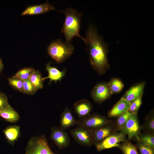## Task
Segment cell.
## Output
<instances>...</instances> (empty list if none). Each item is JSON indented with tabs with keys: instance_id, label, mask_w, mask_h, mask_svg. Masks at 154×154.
Listing matches in <instances>:
<instances>
[{
	"instance_id": "obj_15",
	"label": "cell",
	"mask_w": 154,
	"mask_h": 154,
	"mask_svg": "<svg viewBox=\"0 0 154 154\" xmlns=\"http://www.w3.org/2000/svg\"><path fill=\"white\" fill-rule=\"evenodd\" d=\"M60 123V128L64 130L77 124V121L74 117L70 110L66 108L61 115Z\"/></svg>"
},
{
	"instance_id": "obj_10",
	"label": "cell",
	"mask_w": 154,
	"mask_h": 154,
	"mask_svg": "<svg viewBox=\"0 0 154 154\" xmlns=\"http://www.w3.org/2000/svg\"><path fill=\"white\" fill-rule=\"evenodd\" d=\"M108 84L102 82L97 84L93 88L92 96L96 102H100L104 100L111 95Z\"/></svg>"
},
{
	"instance_id": "obj_18",
	"label": "cell",
	"mask_w": 154,
	"mask_h": 154,
	"mask_svg": "<svg viewBox=\"0 0 154 154\" xmlns=\"http://www.w3.org/2000/svg\"><path fill=\"white\" fill-rule=\"evenodd\" d=\"M111 130L109 127L103 126L91 130L93 141L98 142V143L101 142L110 135Z\"/></svg>"
},
{
	"instance_id": "obj_5",
	"label": "cell",
	"mask_w": 154,
	"mask_h": 154,
	"mask_svg": "<svg viewBox=\"0 0 154 154\" xmlns=\"http://www.w3.org/2000/svg\"><path fill=\"white\" fill-rule=\"evenodd\" d=\"M71 133L75 140L79 144L83 145H91L93 142L91 130L79 126L72 129Z\"/></svg>"
},
{
	"instance_id": "obj_21",
	"label": "cell",
	"mask_w": 154,
	"mask_h": 154,
	"mask_svg": "<svg viewBox=\"0 0 154 154\" xmlns=\"http://www.w3.org/2000/svg\"><path fill=\"white\" fill-rule=\"evenodd\" d=\"M19 130L20 127L19 126H13L7 128L4 131V132L8 141L13 142L17 138Z\"/></svg>"
},
{
	"instance_id": "obj_29",
	"label": "cell",
	"mask_w": 154,
	"mask_h": 154,
	"mask_svg": "<svg viewBox=\"0 0 154 154\" xmlns=\"http://www.w3.org/2000/svg\"><path fill=\"white\" fill-rule=\"evenodd\" d=\"M142 96L133 102L131 104L129 111L133 113H137L142 103Z\"/></svg>"
},
{
	"instance_id": "obj_3",
	"label": "cell",
	"mask_w": 154,
	"mask_h": 154,
	"mask_svg": "<svg viewBox=\"0 0 154 154\" xmlns=\"http://www.w3.org/2000/svg\"><path fill=\"white\" fill-rule=\"evenodd\" d=\"M49 55L56 62H61L73 53L74 46L70 43L64 42L58 40L51 43L48 48Z\"/></svg>"
},
{
	"instance_id": "obj_23",
	"label": "cell",
	"mask_w": 154,
	"mask_h": 154,
	"mask_svg": "<svg viewBox=\"0 0 154 154\" xmlns=\"http://www.w3.org/2000/svg\"><path fill=\"white\" fill-rule=\"evenodd\" d=\"M119 147L123 154H138L136 147L130 142H125Z\"/></svg>"
},
{
	"instance_id": "obj_16",
	"label": "cell",
	"mask_w": 154,
	"mask_h": 154,
	"mask_svg": "<svg viewBox=\"0 0 154 154\" xmlns=\"http://www.w3.org/2000/svg\"><path fill=\"white\" fill-rule=\"evenodd\" d=\"M46 69L48 72V76L43 78V80L49 78L50 79V83L53 81L55 82L60 81L65 75L66 72L65 69L60 71L57 68L51 66L50 63L46 65Z\"/></svg>"
},
{
	"instance_id": "obj_17",
	"label": "cell",
	"mask_w": 154,
	"mask_h": 154,
	"mask_svg": "<svg viewBox=\"0 0 154 154\" xmlns=\"http://www.w3.org/2000/svg\"><path fill=\"white\" fill-rule=\"evenodd\" d=\"M0 116L11 122H16L19 118L18 113L9 104L0 110Z\"/></svg>"
},
{
	"instance_id": "obj_22",
	"label": "cell",
	"mask_w": 154,
	"mask_h": 154,
	"mask_svg": "<svg viewBox=\"0 0 154 154\" xmlns=\"http://www.w3.org/2000/svg\"><path fill=\"white\" fill-rule=\"evenodd\" d=\"M35 70L32 68H26L19 71L13 77L19 78L22 81L29 79Z\"/></svg>"
},
{
	"instance_id": "obj_6",
	"label": "cell",
	"mask_w": 154,
	"mask_h": 154,
	"mask_svg": "<svg viewBox=\"0 0 154 154\" xmlns=\"http://www.w3.org/2000/svg\"><path fill=\"white\" fill-rule=\"evenodd\" d=\"M107 123V120L104 117L95 115L82 118L77 121L79 126L92 130L104 126Z\"/></svg>"
},
{
	"instance_id": "obj_26",
	"label": "cell",
	"mask_w": 154,
	"mask_h": 154,
	"mask_svg": "<svg viewBox=\"0 0 154 154\" xmlns=\"http://www.w3.org/2000/svg\"><path fill=\"white\" fill-rule=\"evenodd\" d=\"M23 93L28 94H34L37 90L29 79L23 81Z\"/></svg>"
},
{
	"instance_id": "obj_8",
	"label": "cell",
	"mask_w": 154,
	"mask_h": 154,
	"mask_svg": "<svg viewBox=\"0 0 154 154\" xmlns=\"http://www.w3.org/2000/svg\"><path fill=\"white\" fill-rule=\"evenodd\" d=\"M121 132L128 135L131 139L133 137H135L139 141L138 134L140 127L137 119V113H132L123 128Z\"/></svg>"
},
{
	"instance_id": "obj_28",
	"label": "cell",
	"mask_w": 154,
	"mask_h": 154,
	"mask_svg": "<svg viewBox=\"0 0 154 154\" xmlns=\"http://www.w3.org/2000/svg\"><path fill=\"white\" fill-rule=\"evenodd\" d=\"M139 141L137 147L141 154H154V149Z\"/></svg>"
},
{
	"instance_id": "obj_24",
	"label": "cell",
	"mask_w": 154,
	"mask_h": 154,
	"mask_svg": "<svg viewBox=\"0 0 154 154\" xmlns=\"http://www.w3.org/2000/svg\"><path fill=\"white\" fill-rule=\"evenodd\" d=\"M132 113L128 111L119 116L117 122V126L119 129L121 130L123 128Z\"/></svg>"
},
{
	"instance_id": "obj_7",
	"label": "cell",
	"mask_w": 154,
	"mask_h": 154,
	"mask_svg": "<svg viewBox=\"0 0 154 154\" xmlns=\"http://www.w3.org/2000/svg\"><path fill=\"white\" fill-rule=\"evenodd\" d=\"M125 134L121 132L110 135L101 142L96 145V148L98 151L119 147V143L125 140Z\"/></svg>"
},
{
	"instance_id": "obj_27",
	"label": "cell",
	"mask_w": 154,
	"mask_h": 154,
	"mask_svg": "<svg viewBox=\"0 0 154 154\" xmlns=\"http://www.w3.org/2000/svg\"><path fill=\"white\" fill-rule=\"evenodd\" d=\"M139 141L154 149V136L152 135L147 134L139 137Z\"/></svg>"
},
{
	"instance_id": "obj_25",
	"label": "cell",
	"mask_w": 154,
	"mask_h": 154,
	"mask_svg": "<svg viewBox=\"0 0 154 154\" xmlns=\"http://www.w3.org/2000/svg\"><path fill=\"white\" fill-rule=\"evenodd\" d=\"M11 86L15 89L23 93V81L17 78L12 77L8 78Z\"/></svg>"
},
{
	"instance_id": "obj_20",
	"label": "cell",
	"mask_w": 154,
	"mask_h": 154,
	"mask_svg": "<svg viewBox=\"0 0 154 154\" xmlns=\"http://www.w3.org/2000/svg\"><path fill=\"white\" fill-rule=\"evenodd\" d=\"M108 84L111 94L119 92L124 86L122 81L116 78L111 79Z\"/></svg>"
},
{
	"instance_id": "obj_11",
	"label": "cell",
	"mask_w": 154,
	"mask_h": 154,
	"mask_svg": "<svg viewBox=\"0 0 154 154\" xmlns=\"http://www.w3.org/2000/svg\"><path fill=\"white\" fill-rule=\"evenodd\" d=\"M145 83L143 82L132 87L127 91L122 98L131 104L142 96Z\"/></svg>"
},
{
	"instance_id": "obj_12",
	"label": "cell",
	"mask_w": 154,
	"mask_h": 154,
	"mask_svg": "<svg viewBox=\"0 0 154 154\" xmlns=\"http://www.w3.org/2000/svg\"><path fill=\"white\" fill-rule=\"evenodd\" d=\"M54 10H56L55 8L49 3L48 1H46L43 4L29 7L22 12L21 15H37Z\"/></svg>"
},
{
	"instance_id": "obj_19",
	"label": "cell",
	"mask_w": 154,
	"mask_h": 154,
	"mask_svg": "<svg viewBox=\"0 0 154 154\" xmlns=\"http://www.w3.org/2000/svg\"><path fill=\"white\" fill-rule=\"evenodd\" d=\"M29 80L37 90L43 88L44 80L38 70H35L31 75Z\"/></svg>"
},
{
	"instance_id": "obj_13",
	"label": "cell",
	"mask_w": 154,
	"mask_h": 154,
	"mask_svg": "<svg viewBox=\"0 0 154 154\" xmlns=\"http://www.w3.org/2000/svg\"><path fill=\"white\" fill-rule=\"evenodd\" d=\"M131 104L121 98L109 111L108 116L110 117L119 116L128 111Z\"/></svg>"
},
{
	"instance_id": "obj_31",
	"label": "cell",
	"mask_w": 154,
	"mask_h": 154,
	"mask_svg": "<svg viewBox=\"0 0 154 154\" xmlns=\"http://www.w3.org/2000/svg\"><path fill=\"white\" fill-rule=\"evenodd\" d=\"M148 127L149 129L152 131L154 130V120L152 118L150 119L148 123Z\"/></svg>"
},
{
	"instance_id": "obj_32",
	"label": "cell",
	"mask_w": 154,
	"mask_h": 154,
	"mask_svg": "<svg viewBox=\"0 0 154 154\" xmlns=\"http://www.w3.org/2000/svg\"><path fill=\"white\" fill-rule=\"evenodd\" d=\"M3 68V64L2 60L0 58V74L2 72Z\"/></svg>"
},
{
	"instance_id": "obj_2",
	"label": "cell",
	"mask_w": 154,
	"mask_h": 154,
	"mask_svg": "<svg viewBox=\"0 0 154 154\" xmlns=\"http://www.w3.org/2000/svg\"><path fill=\"white\" fill-rule=\"evenodd\" d=\"M65 16V19L62 31L66 39V42L70 43L74 37H78L86 43L85 38L79 34L82 13L75 9L69 8L65 10H60Z\"/></svg>"
},
{
	"instance_id": "obj_30",
	"label": "cell",
	"mask_w": 154,
	"mask_h": 154,
	"mask_svg": "<svg viewBox=\"0 0 154 154\" xmlns=\"http://www.w3.org/2000/svg\"><path fill=\"white\" fill-rule=\"evenodd\" d=\"M8 105L7 96L3 93L0 92V110L5 108Z\"/></svg>"
},
{
	"instance_id": "obj_14",
	"label": "cell",
	"mask_w": 154,
	"mask_h": 154,
	"mask_svg": "<svg viewBox=\"0 0 154 154\" xmlns=\"http://www.w3.org/2000/svg\"><path fill=\"white\" fill-rule=\"evenodd\" d=\"M92 106L88 100H82L76 102L74 105V110L80 117H86L90 112L92 109Z\"/></svg>"
},
{
	"instance_id": "obj_9",
	"label": "cell",
	"mask_w": 154,
	"mask_h": 154,
	"mask_svg": "<svg viewBox=\"0 0 154 154\" xmlns=\"http://www.w3.org/2000/svg\"><path fill=\"white\" fill-rule=\"evenodd\" d=\"M51 137L58 147L62 149L70 144V139L67 133L61 128H55L52 130Z\"/></svg>"
},
{
	"instance_id": "obj_1",
	"label": "cell",
	"mask_w": 154,
	"mask_h": 154,
	"mask_svg": "<svg viewBox=\"0 0 154 154\" xmlns=\"http://www.w3.org/2000/svg\"><path fill=\"white\" fill-rule=\"evenodd\" d=\"M85 39V44L88 46L92 65L99 73H103L108 66L106 44L96 29L91 25L86 31Z\"/></svg>"
},
{
	"instance_id": "obj_4",
	"label": "cell",
	"mask_w": 154,
	"mask_h": 154,
	"mask_svg": "<svg viewBox=\"0 0 154 154\" xmlns=\"http://www.w3.org/2000/svg\"><path fill=\"white\" fill-rule=\"evenodd\" d=\"M25 154H54L45 137H41L29 142Z\"/></svg>"
}]
</instances>
